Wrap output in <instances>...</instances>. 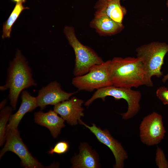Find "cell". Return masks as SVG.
<instances>
[{
  "label": "cell",
  "instance_id": "cell-1",
  "mask_svg": "<svg viewBox=\"0 0 168 168\" xmlns=\"http://www.w3.org/2000/svg\"><path fill=\"white\" fill-rule=\"evenodd\" d=\"M37 85L28 62L21 51L17 49L15 58L9 63L6 82L0 86V91L9 90L8 97L11 106L15 110L21 92Z\"/></svg>",
  "mask_w": 168,
  "mask_h": 168
},
{
  "label": "cell",
  "instance_id": "cell-2",
  "mask_svg": "<svg viewBox=\"0 0 168 168\" xmlns=\"http://www.w3.org/2000/svg\"><path fill=\"white\" fill-rule=\"evenodd\" d=\"M110 72L114 86L131 88L145 85L142 64L138 57L114 58L111 60Z\"/></svg>",
  "mask_w": 168,
  "mask_h": 168
},
{
  "label": "cell",
  "instance_id": "cell-3",
  "mask_svg": "<svg viewBox=\"0 0 168 168\" xmlns=\"http://www.w3.org/2000/svg\"><path fill=\"white\" fill-rule=\"evenodd\" d=\"M137 57L141 60L144 74L145 85L153 86L152 77L163 76L161 71L165 57L168 52V44L155 41L140 46L136 49Z\"/></svg>",
  "mask_w": 168,
  "mask_h": 168
},
{
  "label": "cell",
  "instance_id": "cell-4",
  "mask_svg": "<svg viewBox=\"0 0 168 168\" xmlns=\"http://www.w3.org/2000/svg\"><path fill=\"white\" fill-rule=\"evenodd\" d=\"M64 32L69 43L73 48L75 55L73 74L82 75L88 73L94 66L104 62L90 47L82 44L77 38L72 27L66 26Z\"/></svg>",
  "mask_w": 168,
  "mask_h": 168
},
{
  "label": "cell",
  "instance_id": "cell-5",
  "mask_svg": "<svg viewBox=\"0 0 168 168\" xmlns=\"http://www.w3.org/2000/svg\"><path fill=\"white\" fill-rule=\"evenodd\" d=\"M108 96L114 97L115 100H125L128 104L127 111L121 114L122 118L127 120L133 117L140 109L139 102L142 95L140 92L130 88L117 87L113 85L108 86L98 89L92 97L85 103L88 106L95 100L101 98L104 101Z\"/></svg>",
  "mask_w": 168,
  "mask_h": 168
},
{
  "label": "cell",
  "instance_id": "cell-6",
  "mask_svg": "<svg viewBox=\"0 0 168 168\" xmlns=\"http://www.w3.org/2000/svg\"><path fill=\"white\" fill-rule=\"evenodd\" d=\"M111 60L94 66L87 73L74 77L72 83L79 90L92 92L113 85L110 77Z\"/></svg>",
  "mask_w": 168,
  "mask_h": 168
},
{
  "label": "cell",
  "instance_id": "cell-7",
  "mask_svg": "<svg viewBox=\"0 0 168 168\" xmlns=\"http://www.w3.org/2000/svg\"><path fill=\"white\" fill-rule=\"evenodd\" d=\"M6 142L0 152V159L8 151L16 155L21 160L22 166L26 168L46 167L35 159L29 152L21 138L17 129H12L6 131Z\"/></svg>",
  "mask_w": 168,
  "mask_h": 168
},
{
  "label": "cell",
  "instance_id": "cell-8",
  "mask_svg": "<svg viewBox=\"0 0 168 168\" xmlns=\"http://www.w3.org/2000/svg\"><path fill=\"white\" fill-rule=\"evenodd\" d=\"M139 130L141 141L149 146L159 143L164 138L166 132L162 117L156 112H153L143 118Z\"/></svg>",
  "mask_w": 168,
  "mask_h": 168
},
{
  "label": "cell",
  "instance_id": "cell-9",
  "mask_svg": "<svg viewBox=\"0 0 168 168\" xmlns=\"http://www.w3.org/2000/svg\"><path fill=\"white\" fill-rule=\"evenodd\" d=\"M78 122L80 124L89 129L100 142L106 145L110 149L115 160V164L114 167L123 168L124 161L128 158L127 153L121 144L111 135L109 131L107 129H102L94 124H93L91 126H89L80 119Z\"/></svg>",
  "mask_w": 168,
  "mask_h": 168
},
{
  "label": "cell",
  "instance_id": "cell-10",
  "mask_svg": "<svg viewBox=\"0 0 168 168\" xmlns=\"http://www.w3.org/2000/svg\"><path fill=\"white\" fill-rule=\"evenodd\" d=\"M76 93H68L63 91L58 82L56 81H53L39 90L38 96L36 97L37 107L42 110L48 105H54L69 100Z\"/></svg>",
  "mask_w": 168,
  "mask_h": 168
},
{
  "label": "cell",
  "instance_id": "cell-11",
  "mask_svg": "<svg viewBox=\"0 0 168 168\" xmlns=\"http://www.w3.org/2000/svg\"><path fill=\"white\" fill-rule=\"evenodd\" d=\"M83 103L82 99L73 97L54 105V110L68 124L75 125L81 118L84 116V109L82 107Z\"/></svg>",
  "mask_w": 168,
  "mask_h": 168
},
{
  "label": "cell",
  "instance_id": "cell-12",
  "mask_svg": "<svg viewBox=\"0 0 168 168\" xmlns=\"http://www.w3.org/2000/svg\"><path fill=\"white\" fill-rule=\"evenodd\" d=\"M79 152L71 159L73 168H97L100 167L99 158L95 150H92L86 142L79 147Z\"/></svg>",
  "mask_w": 168,
  "mask_h": 168
},
{
  "label": "cell",
  "instance_id": "cell-13",
  "mask_svg": "<svg viewBox=\"0 0 168 168\" xmlns=\"http://www.w3.org/2000/svg\"><path fill=\"white\" fill-rule=\"evenodd\" d=\"M34 120L37 124L47 128L53 138H57L61 128L65 127V120L54 110L44 113L41 111L34 114Z\"/></svg>",
  "mask_w": 168,
  "mask_h": 168
},
{
  "label": "cell",
  "instance_id": "cell-14",
  "mask_svg": "<svg viewBox=\"0 0 168 168\" xmlns=\"http://www.w3.org/2000/svg\"><path fill=\"white\" fill-rule=\"evenodd\" d=\"M21 94V102L20 106L16 113L11 115L6 130L18 128V124L25 114L32 111L37 107L36 97L32 96L27 91L24 90Z\"/></svg>",
  "mask_w": 168,
  "mask_h": 168
},
{
  "label": "cell",
  "instance_id": "cell-15",
  "mask_svg": "<svg viewBox=\"0 0 168 168\" xmlns=\"http://www.w3.org/2000/svg\"><path fill=\"white\" fill-rule=\"evenodd\" d=\"M90 25L98 33L103 35L116 34L124 27L123 25L118 24L104 13L97 11H96Z\"/></svg>",
  "mask_w": 168,
  "mask_h": 168
},
{
  "label": "cell",
  "instance_id": "cell-16",
  "mask_svg": "<svg viewBox=\"0 0 168 168\" xmlns=\"http://www.w3.org/2000/svg\"><path fill=\"white\" fill-rule=\"evenodd\" d=\"M120 0H98L95 5L96 11L104 13L115 22L123 25L126 9L120 4Z\"/></svg>",
  "mask_w": 168,
  "mask_h": 168
},
{
  "label": "cell",
  "instance_id": "cell-17",
  "mask_svg": "<svg viewBox=\"0 0 168 168\" xmlns=\"http://www.w3.org/2000/svg\"><path fill=\"white\" fill-rule=\"evenodd\" d=\"M28 8L24 7L22 3H17L3 27L2 38H9L12 30V26L22 12Z\"/></svg>",
  "mask_w": 168,
  "mask_h": 168
},
{
  "label": "cell",
  "instance_id": "cell-18",
  "mask_svg": "<svg viewBox=\"0 0 168 168\" xmlns=\"http://www.w3.org/2000/svg\"><path fill=\"white\" fill-rule=\"evenodd\" d=\"M12 106H7L1 109L0 113V145L2 146L6 140L7 124L9 120L12 110Z\"/></svg>",
  "mask_w": 168,
  "mask_h": 168
},
{
  "label": "cell",
  "instance_id": "cell-19",
  "mask_svg": "<svg viewBox=\"0 0 168 168\" xmlns=\"http://www.w3.org/2000/svg\"><path fill=\"white\" fill-rule=\"evenodd\" d=\"M69 144L65 141H61L57 142L53 147L51 148L48 153L53 155L54 153L62 154L67 152L69 148Z\"/></svg>",
  "mask_w": 168,
  "mask_h": 168
},
{
  "label": "cell",
  "instance_id": "cell-20",
  "mask_svg": "<svg viewBox=\"0 0 168 168\" xmlns=\"http://www.w3.org/2000/svg\"><path fill=\"white\" fill-rule=\"evenodd\" d=\"M156 165L159 168H168V162L162 149L157 147L156 157Z\"/></svg>",
  "mask_w": 168,
  "mask_h": 168
},
{
  "label": "cell",
  "instance_id": "cell-21",
  "mask_svg": "<svg viewBox=\"0 0 168 168\" xmlns=\"http://www.w3.org/2000/svg\"><path fill=\"white\" fill-rule=\"evenodd\" d=\"M157 97L164 105H168V88L164 86H161L156 91Z\"/></svg>",
  "mask_w": 168,
  "mask_h": 168
},
{
  "label": "cell",
  "instance_id": "cell-22",
  "mask_svg": "<svg viewBox=\"0 0 168 168\" xmlns=\"http://www.w3.org/2000/svg\"><path fill=\"white\" fill-rule=\"evenodd\" d=\"M7 102V99H5L3 100L0 103V108L1 110L5 107Z\"/></svg>",
  "mask_w": 168,
  "mask_h": 168
},
{
  "label": "cell",
  "instance_id": "cell-23",
  "mask_svg": "<svg viewBox=\"0 0 168 168\" xmlns=\"http://www.w3.org/2000/svg\"><path fill=\"white\" fill-rule=\"evenodd\" d=\"M168 55V52L167 53ZM168 80V72L167 74L164 76L163 78L162 79V81L163 82H165Z\"/></svg>",
  "mask_w": 168,
  "mask_h": 168
},
{
  "label": "cell",
  "instance_id": "cell-24",
  "mask_svg": "<svg viewBox=\"0 0 168 168\" xmlns=\"http://www.w3.org/2000/svg\"><path fill=\"white\" fill-rule=\"evenodd\" d=\"M12 1L17 3H23L25 2V0H12Z\"/></svg>",
  "mask_w": 168,
  "mask_h": 168
},
{
  "label": "cell",
  "instance_id": "cell-25",
  "mask_svg": "<svg viewBox=\"0 0 168 168\" xmlns=\"http://www.w3.org/2000/svg\"><path fill=\"white\" fill-rule=\"evenodd\" d=\"M166 5L167 7L168 8V0H166Z\"/></svg>",
  "mask_w": 168,
  "mask_h": 168
},
{
  "label": "cell",
  "instance_id": "cell-26",
  "mask_svg": "<svg viewBox=\"0 0 168 168\" xmlns=\"http://www.w3.org/2000/svg\"><path fill=\"white\" fill-rule=\"evenodd\" d=\"M108 1H110V0H107Z\"/></svg>",
  "mask_w": 168,
  "mask_h": 168
}]
</instances>
